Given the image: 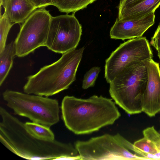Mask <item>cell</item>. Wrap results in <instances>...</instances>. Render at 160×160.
<instances>
[{
	"mask_svg": "<svg viewBox=\"0 0 160 160\" xmlns=\"http://www.w3.org/2000/svg\"><path fill=\"white\" fill-rule=\"evenodd\" d=\"M74 146L80 160H147L131 152H136L133 144L118 133L77 141Z\"/></svg>",
	"mask_w": 160,
	"mask_h": 160,
	"instance_id": "6",
	"label": "cell"
},
{
	"mask_svg": "<svg viewBox=\"0 0 160 160\" xmlns=\"http://www.w3.org/2000/svg\"><path fill=\"white\" fill-rule=\"evenodd\" d=\"M152 58L149 43L146 37L130 39L120 44L106 60L105 78L109 83L132 63L143 62Z\"/></svg>",
	"mask_w": 160,
	"mask_h": 160,
	"instance_id": "8",
	"label": "cell"
},
{
	"mask_svg": "<svg viewBox=\"0 0 160 160\" xmlns=\"http://www.w3.org/2000/svg\"><path fill=\"white\" fill-rule=\"evenodd\" d=\"M147 81V70L143 62H133L109 83L110 95L127 113H140Z\"/></svg>",
	"mask_w": 160,
	"mask_h": 160,
	"instance_id": "4",
	"label": "cell"
},
{
	"mask_svg": "<svg viewBox=\"0 0 160 160\" xmlns=\"http://www.w3.org/2000/svg\"><path fill=\"white\" fill-rule=\"evenodd\" d=\"M4 14L13 23H23L37 9L31 0H3Z\"/></svg>",
	"mask_w": 160,
	"mask_h": 160,
	"instance_id": "12",
	"label": "cell"
},
{
	"mask_svg": "<svg viewBox=\"0 0 160 160\" xmlns=\"http://www.w3.org/2000/svg\"><path fill=\"white\" fill-rule=\"evenodd\" d=\"M150 44L158 52L160 51V23L151 38Z\"/></svg>",
	"mask_w": 160,
	"mask_h": 160,
	"instance_id": "20",
	"label": "cell"
},
{
	"mask_svg": "<svg viewBox=\"0 0 160 160\" xmlns=\"http://www.w3.org/2000/svg\"><path fill=\"white\" fill-rule=\"evenodd\" d=\"M14 24L4 14L0 17V53L4 50L9 32Z\"/></svg>",
	"mask_w": 160,
	"mask_h": 160,
	"instance_id": "17",
	"label": "cell"
},
{
	"mask_svg": "<svg viewBox=\"0 0 160 160\" xmlns=\"http://www.w3.org/2000/svg\"><path fill=\"white\" fill-rule=\"evenodd\" d=\"M16 55L14 41L6 45L0 53V86L2 84L11 69Z\"/></svg>",
	"mask_w": 160,
	"mask_h": 160,
	"instance_id": "14",
	"label": "cell"
},
{
	"mask_svg": "<svg viewBox=\"0 0 160 160\" xmlns=\"http://www.w3.org/2000/svg\"><path fill=\"white\" fill-rule=\"evenodd\" d=\"M96 0H52V5L57 7L61 12L68 14L85 8Z\"/></svg>",
	"mask_w": 160,
	"mask_h": 160,
	"instance_id": "15",
	"label": "cell"
},
{
	"mask_svg": "<svg viewBox=\"0 0 160 160\" xmlns=\"http://www.w3.org/2000/svg\"><path fill=\"white\" fill-rule=\"evenodd\" d=\"M61 109L65 125L77 135L89 134L112 125L121 116L112 99L102 96L87 99L66 96Z\"/></svg>",
	"mask_w": 160,
	"mask_h": 160,
	"instance_id": "2",
	"label": "cell"
},
{
	"mask_svg": "<svg viewBox=\"0 0 160 160\" xmlns=\"http://www.w3.org/2000/svg\"><path fill=\"white\" fill-rule=\"evenodd\" d=\"M155 12L139 19L121 20L117 18L110 29V38L124 40L142 37L155 22Z\"/></svg>",
	"mask_w": 160,
	"mask_h": 160,
	"instance_id": "11",
	"label": "cell"
},
{
	"mask_svg": "<svg viewBox=\"0 0 160 160\" xmlns=\"http://www.w3.org/2000/svg\"><path fill=\"white\" fill-rule=\"evenodd\" d=\"M160 134V129L158 132Z\"/></svg>",
	"mask_w": 160,
	"mask_h": 160,
	"instance_id": "25",
	"label": "cell"
},
{
	"mask_svg": "<svg viewBox=\"0 0 160 160\" xmlns=\"http://www.w3.org/2000/svg\"><path fill=\"white\" fill-rule=\"evenodd\" d=\"M84 49L83 47L64 53L56 62L28 76L24 93L48 97L68 89L76 80Z\"/></svg>",
	"mask_w": 160,
	"mask_h": 160,
	"instance_id": "3",
	"label": "cell"
},
{
	"mask_svg": "<svg viewBox=\"0 0 160 160\" xmlns=\"http://www.w3.org/2000/svg\"><path fill=\"white\" fill-rule=\"evenodd\" d=\"M158 55L159 58V61H160V51L158 52Z\"/></svg>",
	"mask_w": 160,
	"mask_h": 160,
	"instance_id": "23",
	"label": "cell"
},
{
	"mask_svg": "<svg viewBox=\"0 0 160 160\" xmlns=\"http://www.w3.org/2000/svg\"><path fill=\"white\" fill-rule=\"evenodd\" d=\"M160 5V0H143L118 9V18L121 20L136 19L155 12Z\"/></svg>",
	"mask_w": 160,
	"mask_h": 160,
	"instance_id": "13",
	"label": "cell"
},
{
	"mask_svg": "<svg viewBox=\"0 0 160 160\" xmlns=\"http://www.w3.org/2000/svg\"><path fill=\"white\" fill-rule=\"evenodd\" d=\"M52 17L49 11L39 8L22 23L14 41L17 56L24 57L45 46Z\"/></svg>",
	"mask_w": 160,
	"mask_h": 160,
	"instance_id": "7",
	"label": "cell"
},
{
	"mask_svg": "<svg viewBox=\"0 0 160 160\" xmlns=\"http://www.w3.org/2000/svg\"><path fill=\"white\" fill-rule=\"evenodd\" d=\"M37 8H45L52 5V0H31Z\"/></svg>",
	"mask_w": 160,
	"mask_h": 160,
	"instance_id": "21",
	"label": "cell"
},
{
	"mask_svg": "<svg viewBox=\"0 0 160 160\" xmlns=\"http://www.w3.org/2000/svg\"><path fill=\"white\" fill-rule=\"evenodd\" d=\"M0 141L12 152L28 160H75L79 156L70 143L38 139L27 130L23 123L0 108Z\"/></svg>",
	"mask_w": 160,
	"mask_h": 160,
	"instance_id": "1",
	"label": "cell"
},
{
	"mask_svg": "<svg viewBox=\"0 0 160 160\" xmlns=\"http://www.w3.org/2000/svg\"><path fill=\"white\" fill-rule=\"evenodd\" d=\"M74 13L52 16L45 45L48 49L63 54L76 48L82 30Z\"/></svg>",
	"mask_w": 160,
	"mask_h": 160,
	"instance_id": "9",
	"label": "cell"
},
{
	"mask_svg": "<svg viewBox=\"0 0 160 160\" xmlns=\"http://www.w3.org/2000/svg\"><path fill=\"white\" fill-rule=\"evenodd\" d=\"M143 0H119L118 9L126 6L138 2Z\"/></svg>",
	"mask_w": 160,
	"mask_h": 160,
	"instance_id": "22",
	"label": "cell"
},
{
	"mask_svg": "<svg viewBox=\"0 0 160 160\" xmlns=\"http://www.w3.org/2000/svg\"><path fill=\"white\" fill-rule=\"evenodd\" d=\"M148 73V81L142 101V112L152 117L160 112V68L152 58L143 61Z\"/></svg>",
	"mask_w": 160,
	"mask_h": 160,
	"instance_id": "10",
	"label": "cell"
},
{
	"mask_svg": "<svg viewBox=\"0 0 160 160\" xmlns=\"http://www.w3.org/2000/svg\"><path fill=\"white\" fill-rule=\"evenodd\" d=\"M25 126L28 132L34 137L43 140L52 141L55 136L50 128L33 122H26Z\"/></svg>",
	"mask_w": 160,
	"mask_h": 160,
	"instance_id": "16",
	"label": "cell"
},
{
	"mask_svg": "<svg viewBox=\"0 0 160 160\" xmlns=\"http://www.w3.org/2000/svg\"><path fill=\"white\" fill-rule=\"evenodd\" d=\"M142 133L144 137L152 142L160 152V134L156 130L154 126L145 129Z\"/></svg>",
	"mask_w": 160,
	"mask_h": 160,
	"instance_id": "19",
	"label": "cell"
},
{
	"mask_svg": "<svg viewBox=\"0 0 160 160\" xmlns=\"http://www.w3.org/2000/svg\"><path fill=\"white\" fill-rule=\"evenodd\" d=\"M2 96L15 114L49 128L59 121V103L56 99L8 89Z\"/></svg>",
	"mask_w": 160,
	"mask_h": 160,
	"instance_id": "5",
	"label": "cell"
},
{
	"mask_svg": "<svg viewBox=\"0 0 160 160\" xmlns=\"http://www.w3.org/2000/svg\"><path fill=\"white\" fill-rule=\"evenodd\" d=\"M101 71L98 67H93L91 68L85 74L82 81V88L87 89L93 87Z\"/></svg>",
	"mask_w": 160,
	"mask_h": 160,
	"instance_id": "18",
	"label": "cell"
},
{
	"mask_svg": "<svg viewBox=\"0 0 160 160\" xmlns=\"http://www.w3.org/2000/svg\"><path fill=\"white\" fill-rule=\"evenodd\" d=\"M3 0H0V8H1V6L2 5Z\"/></svg>",
	"mask_w": 160,
	"mask_h": 160,
	"instance_id": "24",
	"label": "cell"
}]
</instances>
